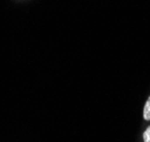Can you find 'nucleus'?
Returning <instances> with one entry per match:
<instances>
[{"mask_svg": "<svg viewBox=\"0 0 150 142\" xmlns=\"http://www.w3.org/2000/svg\"><path fill=\"white\" fill-rule=\"evenodd\" d=\"M143 119L146 121H150V97L148 98L147 103L144 105V110H143Z\"/></svg>", "mask_w": 150, "mask_h": 142, "instance_id": "obj_1", "label": "nucleus"}, {"mask_svg": "<svg viewBox=\"0 0 150 142\" xmlns=\"http://www.w3.org/2000/svg\"><path fill=\"white\" fill-rule=\"evenodd\" d=\"M143 141L144 142H150V126L147 127V130L143 133Z\"/></svg>", "mask_w": 150, "mask_h": 142, "instance_id": "obj_2", "label": "nucleus"}]
</instances>
